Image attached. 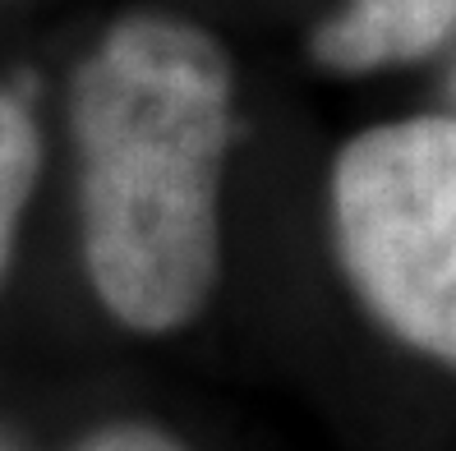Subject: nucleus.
Masks as SVG:
<instances>
[{"mask_svg":"<svg viewBox=\"0 0 456 451\" xmlns=\"http://www.w3.org/2000/svg\"><path fill=\"white\" fill-rule=\"evenodd\" d=\"M84 249L102 304L171 332L217 281V189L231 143V65L194 23H116L74 84Z\"/></svg>","mask_w":456,"mask_h":451,"instance_id":"obj_1","label":"nucleus"},{"mask_svg":"<svg viewBox=\"0 0 456 451\" xmlns=\"http://www.w3.org/2000/svg\"><path fill=\"white\" fill-rule=\"evenodd\" d=\"M332 221L364 304L456 368V120H396L351 139L332 171Z\"/></svg>","mask_w":456,"mask_h":451,"instance_id":"obj_2","label":"nucleus"},{"mask_svg":"<svg viewBox=\"0 0 456 451\" xmlns=\"http://www.w3.org/2000/svg\"><path fill=\"white\" fill-rule=\"evenodd\" d=\"M0 451H5V447H0Z\"/></svg>","mask_w":456,"mask_h":451,"instance_id":"obj_6","label":"nucleus"},{"mask_svg":"<svg viewBox=\"0 0 456 451\" xmlns=\"http://www.w3.org/2000/svg\"><path fill=\"white\" fill-rule=\"evenodd\" d=\"M456 28V0H346L318 33V56L337 69H383L438 51Z\"/></svg>","mask_w":456,"mask_h":451,"instance_id":"obj_3","label":"nucleus"},{"mask_svg":"<svg viewBox=\"0 0 456 451\" xmlns=\"http://www.w3.org/2000/svg\"><path fill=\"white\" fill-rule=\"evenodd\" d=\"M88 451H180V447L167 442L162 433H148V429H120V433L97 438Z\"/></svg>","mask_w":456,"mask_h":451,"instance_id":"obj_5","label":"nucleus"},{"mask_svg":"<svg viewBox=\"0 0 456 451\" xmlns=\"http://www.w3.org/2000/svg\"><path fill=\"white\" fill-rule=\"evenodd\" d=\"M33 175H37L33 120L10 93H0V268L10 258V235L23 212V198L33 189Z\"/></svg>","mask_w":456,"mask_h":451,"instance_id":"obj_4","label":"nucleus"}]
</instances>
